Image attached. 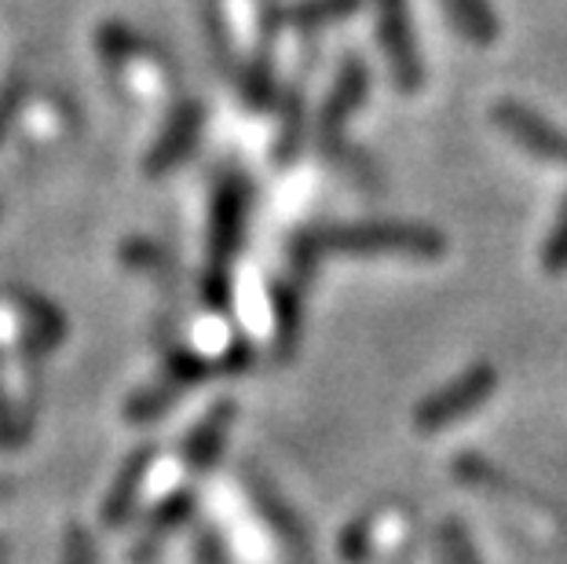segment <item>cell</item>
Masks as SVG:
<instances>
[{"label":"cell","mask_w":567,"mask_h":564,"mask_svg":"<svg viewBox=\"0 0 567 564\" xmlns=\"http://www.w3.org/2000/svg\"><path fill=\"white\" fill-rule=\"evenodd\" d=\"M406 257V260H440L446 238L425 224H344L305 232L293 246V271L308 275L322 257Z\"/></svg>","instance_id":"cell-1"},{"label":"cell","mask_w":567,"mask_h":564,"mask_svg":"<svg viewBox=\"0 0 567 564\" xmlns=\"http://www.w3.org/2000/svg\"><path fill=\"white\" fill-rule=\"evenodd\" d=\"M249 209V184L246 176L227 173L216 187L213 221H209V264L202 275V297L213 311L231 308V264L243 246V227Z\"/></svg>","instance_id":"cell-2"},{"label":"cell","mask_w":567,"mask_h":564,"mask_svg":"<svg viewBox=\"0 0 567 564\" xmlns=\"http://www.w3.org/2000/svg\"><path fill=\"white\" fill-rule=\"evenodd\" d=\"M494 389H498V370H494L491 363L468 367L465 375L446 381L443 389H436L417 403V411H414L417 433H443V429L457 425L462 418L480 411V407L494 396Z\"/></svg>","instance_id":"cell-3"},{"label":"cell","mask_w":567,"mask_h":564,"mask_svg":"<svg viewBox=\"0 0 567 564\" xmlns=\"http://www.w3.org/2000/svg\"><path fill=\"white\" fill-rule=\"evenodd\" d=\"M373 4H378V33L395 89L414 95L425 85V59H421L414 19H410V0H373Z\"/></svg>","instance_id":"cell-4"},{"label":"cell","mask_w":567,"mask_h":564,"mask_svg":"<svg viewBox=\"0 0 567 564\" xmlns=\"http://www.w3.org/2000/svg\"><path fill=\"white\" fill-rule=\"evenodd\" d=\"M494 125H498L513 143H520L524 151H530L542 162L564 165L567 170V132L560 125H553L549 117H542L538 111H530L520 100H502L494 103Z\"/></svg>","instance_id":"cell-5"},{"label":"cell","mask_w":567,"mask_h":564,"mask_svg":"<svg viewBox=\"0 0 567 564\" xmlns=\"http://www.w3.org/2000/svg\"><path fill=\"white\" fill-rule=\"evenodd\" d=\"M367 92H370L367 63L359 55H348L341 63V74L333 81L330 100L322 103V114H319V136H322V147L330 154H341L344 125L352 122V114L367 103Z\"/></svg>","instance_id":"cell-6"},{"label":"cell","mask_w":567,"mask_h":564,"mask_svg":"<svg viewBox=\"0 0 567 564\" xmlns=\"http://www.w3.org/2000/svg\"><path fill=\"white\" fill-rule=\"evenodd\" d=\"M202 106L198 103H179L173 114H168L165 132L154 140V147L147 151V162H143V173L151 180H158L165 173H173L176 165L187 162V154L195 151L198 132H202Z\"/></svg>","instance_id":"cell-7"},{"label":"cell","mask_w":567,"mask_h":564,"mask_svg":"<svg viewBox=\"0 0 567 564\" xmlns=\"http://www.w3.org/2000/svg\"><path fill=\"white\" fill-rule=\"evenodd\" d=\"M154 465V448L147 443V448H136L125 459V465L117 470L111 491H106L103 499V524L106 527H122L132 513H136L140 506V495H143V480H147Z\"/></svg>","instance_id":"cell-8"},{"label":"cell","mask_w":567,"mask_h":564,"mask_svg":"<svg viewBox=\"0 0 567 564\" xmlns=\"http://www.w3.org/2000/svg\"><path fill=\"white\" fill-rule=\"evenodd\" d=\"M235 411H238V407L231 400H224V403L209 407V414H205L202 422L190 429V437L184 443V465L190 473H205L216 459H220L224 440H227V433H231Z\"/></svg>","instance_id":"cell-9"},{"label":"cell","mask_w":567,"mask_h":564,"mask_svg":"<svg viewBox=\"0 0 567 564\" xmlns=\"http://www.w3.org/2000/svg\"><path fill=\"white\" fill-rule=\"evenodd\" d=\"M446 19L454 22L457 33H465L468 41L487 48L498 41L502 33V22H498V11H494L491 0H440Z\"/></svg>","instance_id":"cell-10"},{"label":"cell","mask_w":567,"mask_h":564,"mask_svg":"<svg viewBox=\"0 0 567 564\" xmlns=\"http://www.w3.org/2000/svg\"><path fill=\"white\" fill-rule=\"evenodd\" d=\"M454 476L462 480V484L476 488V491H487V495H502V499H535L530 491L520 484L516 476L502 473L498 465L480 459V454H462V459L454 462Z\"/></svg>","instance_id":"cell-11"},{"label":"cell","mask_w":567,"mask_h":564,"mask_svg":"<svg viewBox=\"0 0 567 564\" xmlns=\"http://www.w3.org/2000/svg\"><path fill=\"white\" fill-rule=\"evenodd\" d=\"M359 8H363V0H300V4L282 11L279 22L293 30H322L341 19H352Z\"/></svg>","instance_id":"cell-12"},{"label":"cell","mask_w":567,"mask_h":564,"mask_svg":"<svg viewBox=\"0 0 567 564\" xmlns=\"http://www.w3.org/2000/svg\"><path fill=\"white\" fill-rule=\"evenodd\" d=\"M275 348H279V359H289L300 338V297L289 283L275 286Z\"/></svg>","instance_id":"cell-13"},{"label":"cell","mask_w":567,"mask_h":564,"mask_svg":"<svg viewBox=\"0 0 567 564\" xmlns=\"http://www.w3.org/2000/svg\"><path fill=\"white\" fill-rule=\"evenodd\" d=\"M190 510H195V495L190 491H173L168 499L158 502V510L151 513V521H147V539H143V554H151L154 546L162 543V539L173 532V527H179L187 517H190Z\"/></svg>","instance_id":"cell-14"},{"label":"cell","mask_w":567,"mask_h":564,"mask_svg":"<svg viewBox=\"0 0 567 564\" xmlns=\"http://www.w3.org/2000/svg\"><path fill=\"white\" fill-rule=\"evenodd\" d=\"M179 396H184V389L176 386V381H168L162 378L158 386H151V389H140L132 400L125 403V418L132 425H147L154 422V418H162L168 407H173Z\"/></svg>","instance_id":"cell-15"},{"label":"cell","mask_w":567,"mask_h":564,"mask_svg":"<svg viewBox=\"0 0 567 564\" xmlns=\"http://www.w3.org/2000/svg\"><path fill=\"white\" fill-rule=\"evenodd\" d=\"M436 546H440V561L443 564H484L480 561V550L468 535V527L457 517H446L436 532Z\"/></svg>","instance_id":"cell-16"},{"label":"cell","mask_w":567,"mask_h":564,"mask_svg":"<svg viewBox=\"0 0 567 564\" xmlns=\"http://www.w3.org/2000/svg\"><path fill=\"white\" fill-rule=\"evenodd\" d=\"M27 316H30V338L38 341L41 352L59 345V338H63V316L52 305L38 301V297H27Z\"/></svg>","instance_id":"cell-17"},{"label":"cell","mask_w":567,"mask_h":564,"mask_svg":"<svg viewBox=\"0 0 567 564\" xmlns=\"http://www.w3.org/2000/svg\"><path fill=\"white\" fill-rule=\"evenodd\" d=\"M243 95L252 111H268L275 100V78H271V63L268 59H252V66L243 74Z\"/></svg>","instance_id":"cell-18"},{"label":"cell","mask_w":567,"mask_h":564,"mask_svg":"<svg viewBox=\"0 0 567 564\" xmlns=\"http://www.w3.org/2000/svg\"><path fill=\"white\" fill-rule=\"evenodd\" d=\"M100 52L111 66H122L128 55L140 52V38L128 27H122V22H106L100 30Z\"/></svg>","instance_id":"cell-19"},{"label":"cell","mask_w":567,"mask_h":564,"mask_svg":"<svg viewBox=\"0 0 567 564\" xmlns=\"http://www.w3.org/2000/svg\"><path fill=\"white\" fill-rule=\"evenodd\" d=\"M542 268L549 275H564L567 271V198L557 213V224H553V232L546 235V243H542Z\"/></svg>","instance_id":"cell-20"},{"label":"cell","mask_w":567,"mask_h":564,"mask_svg":"<svg viewBox=\"0 0 567 564\" xmlns=\"http://www.w3.org/2000/svg\"><path fill=\"white\" fill-rule=\"evenodd\" d=\"M27 89H30V81H27L22 70H19V74H11L4 85H0V143H4L8 129L16 125L22 103H27Z\"/></svg>","instance_id":"cell-21"},{"label":"cell","mask_w":567,"mask_h":564,"mask_svg":"<svg viewBox=\"0 0 567 564\" xmlns=\"http://www.w3.org/2000/svg\"><path fill=\"white\" fill-rule=\"evenodd\" d=\"M300 147V95L286 92V117H282V140H279V162H293Z\"/></svg>","instance_id":"cell-22"},{"label":"cell","mask_w":567,"mask_h":564,"mask_svg":"<svg viewBox=\"0 0 567 564\" xmlns=\"http://www.w3.org/2000/svg\"><path fill=\"white\" fill-rule=\"evenodd\" d=\"M63 564H95V543L81 524H70L63 535Z\"/></svg>","instance_id":"cell-23"},{"label":"cell","mask_w":567,"mask_h":564,"mask_svg":"<svg viewBox=\"0 0 567 564\" xmlns=\"http://www.w3.org/2000/svg\"><path fill=\"white\" fill-rule=\"evenodd\" d=\"M367 546H370V517H359L341 532V557H348L352 564L367 561Z\"/></svg>","instance_id":"cell-24"},{"label":"cell","mask_w":567,"mask_h":564,"mask_svg":"<svg viewBox=\"0 0 567 564\" xmlns=\"http://www.w3.org/2000/svg\"><path fill=\"white\" fill-rule=\"evenodd\" d=\"M122 260L132 264V268H165V254H162V246H154V243H136V238H128L125 249H122Z\"/></svg>","instance_id":"cell-25"},{"label":"cell","mask_w":567,"mask_h":564,"mask_svg":"<svg viewBox=\"0 0 567 564\" xmlns=\"http://www.w3.org/2000/svg\"><path fill=\"white\" fill-rule=\"evenodd\" d=\"M22 440H27V433H22V425L16 422V414H11L4 386H0V443H4V448H16V443H22Z\"/></svg>","instance_id":"cell-26"},{"label":"cell","mask_w":567,"mask_h":564,"mask_svg":"<svg viewBox=\"0 0 567 564\" xmlns=\"http://www.w3.org/2000/svg\"><path fill=\"white\" fill-rule=\"evenodd\" d=\"M11 495H16V484H11V480H0V502H8Z\"/></svg>","instance_id":"cell-27"},{"label":"cell","mask_w":567,"mask_h":564,"mask_svg":"<svg viewBox=\"0 0 567 564\" xmlns=\"http://www.w3.org/2000/svg\"><path fill=\"white\" fill-rule=\"evenodd\" d=\"M8 561H11V543L0 535V564H8Z\"/></svg>","instance_id":"cell-28"}]
</instances>
